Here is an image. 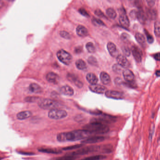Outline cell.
Wrapping results in <instances>:
<instances>
[{
  "instance_id": "obj_30",
  "label": "cell",
  "mask_w": 160,
  "mask_h": 160,
  "mask_svg": "<svg viewBox=\"0 0 160 160\" xmlns=\"http://www.w3.org/2000/svg\"><path fill=\"white\" fill-rule=\"evenodd\" d=\"M86 48L88 52L90 53H94L96 52V48H95V46L93 43L91 42H89L87 43L86 45Z\"/></svg>"
},
{
  "instance_id": "obj_10",
  "label": "cell",
  "mask_w": 160,
  "mask_h": 160,
  "mask_svg": "<svg viewBox=\"0 0 160 160\" xmlns=\"http://www.w3.org/2000/svg\"><path fill=\"white\" fill-rule=\"evenodd\" d=\"M117 61L118 64L122 67L123 68H127L130 65V63L128 60L123 55H119L117 57Z\"/></svg>"
},
{
  "instance_id": "obj_21",
  "label": "cell",
  "mask_w": 160,
  "mask_h": 160,
  "mask_svg": "<svg viewBox=\"0 0 160 160\" xmlns=\"http://www.w3.org/2000/svg\"><path fill=\"white\" fill-rule=\"evenodd\" d=\"M76 32L77 35H78L80 37H85L88 35V31L86 28L82 25H79L76 28Z\"/></svg>"
},
{
  "instance_id": "obj_16",
  "label": "cell",
  "mask_w": 160,
  "mask_h": 160,
  "mask_svg": "<svg viewBox=\"0 0 160 160\" xmlns=\"http://www.w3.org/2000/svg\"><path fill=\"white\" fill-rule=\"evenodd\" d=\"M60 92L64 95L72 96L74 94V90L68 85H64L59 89Z\"/></svg>"
},
{
  "instance_id": "obj_20",
  "label": "cell",
  "mask_w": 160,
  "mask_h": 160,
  "mask_svg": "<svg viewBox=\"0 0 160 160\" xmlns=\"http://www.w3.org/2000/svg\"><path fill=\"white\" fill-rule=\"evenodd\" d=\"M87 80L89 83L90 84V85L96 84L98 82V78L94 73H89L86 76Z\"/></svg>"
},
{
  "instance_id": "obj_2",
  "label": "cell",
  "mask_w": 160,
  "mask_h": 160,
  "mask_svg": "<svg viewBox=\"0 0 160 160\" xmlns=\"http://www.w3.org/2000/svg\"><path fill=\"white\" fill-rule=\"evenodd\" d=\"M83 129L92 134H105L109 132L110 130L109 127L108 126L96 123H91L86 125L83 126Z\"/></svg>"
},
{
  "instance_id": "obj_46",
  "label": "cell",
  "mask_w": 160,
  "mask_h": 160,
  "mask_svg": "<svg viewBox=\"0 0 160 160\" xmlns=\"http://www.w3.org/2000/svg\"><path fill=\"white\" fill-rule=\"evenodd\" d=\"M154 57L156 60L160 61V53L155 54L154 55Z\"/></svg>"
},
{
  "instance_id": "obj_47",
  "label": "cell",
  "mask_w": 160,
  "mask_h": 160,
  "mask_svg": "<svg viewBox=\"0 0 160 160\" xmlns=\"http://www.w3.org/2000/svg\"><path fill=\"white\" fill-rule=\"evenodd\" d=\"M129 36L126 33H123L122 35V38L124 40H126L128 38Z\"/></svg>"
},
{
  "instance_id": "obj_8",
  "label": "cell",
  "mask_w": 160,
  "mask_h": 160,
  "mask_svg": "<svg viewBox=\"0 0 160 160\" xmlns=\"http://www.w3.org/2000/svg\"><path fill=\"white\" fill-rule=\"evenodd\" d=\"M106 96L107 97L114 99H122L124 98V94L123 93L116 91L109 90L107 91L106 92Z\"/></svg>"
},
{
  "instance_id": "obj_1",
  "label": "cell",
  "mask_w": 160,
  "mask_h": 160,
  "mask_svg": "<svg viewBox=\"0 0 160 160\" xmlns=\"http://www.w3.org/2000/svg\"><path fill=\"white\" fill-rule=\"evenodd\" d=\"M92 134L85 130H78L69 132H64L57 135V140L60 142L84 140Z\"/></svg>"
},
{
  "instance_id": "obj_3",
  "label": "cell",
  "mask_w": 160,
  "mask_h": 160,
  "mask_svg": "<svg viewBox=\"0 0 160 160\" xmlns=\"http://www.w3.org/2000/svg\"><path fill=\"white\" fill-rule=\"evenodd\" d=\"M38 105L42 109L52 110L57 109L59 106V104L54 100L49 99H43L38 101Z\"/></svg>"
},
{
  "instance_id": "obj_28",
  "label": "cell",
  "mask_w": 160,
  "mask_h": 160,
  "mask_svg": "<svg viewBox=\"0 0 160 160\" xmlns=\"http://www.w3.org/2000/svg\"><path fill=\"white\" fill-rule=\"evenodd\" d=\"M106 157L104 155H96L86 157L81 160H102L106 159Z\"/></svg>"
},
{
  "instance_id": "obj_37",
  "label": "cell",
  "mask_w": 160,
  "mask_h": 160,
  "mask_svg": "<svg viewBox=\"0 0 160 160\" xmlns=\"http://www.w3.org/2000/svg\"><path fill=\"white\" fill-rule=\"evenodd\" d=\"M93 24H94L95 25H97V26H101V25H105L104 23L100 19H97V18H93L92 20Z\"/></svg>"
},
{
  "instance_id": "obj_31",
  "label": "cell",
  "mask_w": 160,
  "mask_h": 160,
  "mask_svg": "<svg viewBox=\"0 0 160 160\" xmlns=\"http://www.w3.org/2000/svg\"><path fill=\"white\" fill-rule=\"evenodd\" d=\"M76 156L69 154L68 155L54 158L53 160H75L76 159Z\"/></svg>"
},
{
  "instance_id": "obj_36",
  "label": "cell",
  "mask_w": 160,
  "mask_h": 160,
  "mask_svg": "<svg viewBox=\"0 0 160 160\" xmlns=\"http://www.w3.org/2000/svg\"><path fill=\"white\" fill-rule=\"evenodd\" d=\"M112 70L115 73H120L123 70V68L119 64H115L112 66Z\"/></svg>"
},
{
  "instance_id": "obj_34",
  "label": "cell",
  "mask_w": 160,
  "mask_h": 160,
  "mask_svg": "<svg viewBox=\"0 0 160 160\" xmlns=\"http://www.w3.org/2000/svg\"><path fill=\"white\" fill-rule=\"evenodd\" d=\"M88 62L89 64L93 66H96L98 64L97 60L93 56H90L88 58Z\"/></svg>"
},
{
  "instance_id": "obj_38",
  "label": "cell",
  "mask_w": 160,
  "mask_h": 160,
  "mask_svg": "<svg viewBox=\"0 0 160 160\" xmlns=\"http://www.w3.org/2000/svg\"><path fill=\"white\" fill-rule=\"evenodd\" d=\"M59 34L62 38H65L66 39H71V36L70 34L68 33V32H66V31H61V32H60Z\"/></svg>"
},
{
  "instance_id": "obj_39",
  "label": "cell",
  "mask_w": 160,
  "mask_h": 160,
  "mask_svg": "<svg viewBox=\"0 0 160 160\" xmlns=\"http://www.w3.org/2000/svg\"><path fill=\"white\" fill-rule=\"evenodd\" d=\"M25 101L29 102H35L36 101H39V98L36 97H28L25 99Z\"/></svg>"
},
{
  "instance_id": "obj_17",
  "label": "cell",
  "mask_w": 160,
  "mask_h": 160,
  "mask_svg": "<svg viewBox=\"0 0 160 160\" xmlns=\"http://www.w3.org/2000/svg\"><path fill=\"white\" fill-rule=\"evenodd\" d=\"M68 78L69 80H70L71 82H73L77 87L79 88H81L83 86V84L81 82V81L79 80L78 78H77L76 76L74 75L68 74Z\"/></svg>"
},
{
  "instance_id": "obj_42",
  "label": "cell",
  "mask_w": 160,
  "mask_h": 160,
  "mask_svg": "<svg viewBox=\"0 0 160 160\" xmlns=\"http://www.w3.org/2000/svg\"><path fill=\"white\" fill-rule=\"evenodd\" d=\"M95 14L97 16L100 17V18H103V17H104V15L103 14V13L102 12L101 10H99V9H97V10L95 11Z\"/></svg>"
},
{
  "instance_id": "obj_29",
  "label": "cell",
  "mask_w": 160,
  "mask_h": 160,
  "mask_svg": "<svg viewBox=\"0 0 160 160\" xmlns=\"http://www.w3.org/2000/svg\"><path fill=\"white\" fill-rule=\"evenodd\" d=\"M106 13L108 17L112 19H115L117 17V13L115 10L112 8H107L106 10Z\"/></svg>"
},
{
  "instance_id": "obj_35",
  "label": "cell",
  "mask_w": 160,
  "mask_h": 160,
  "mask_svg": "<svg viewBox=\"0 0 160 160\" xmlns=\"http://www.w3.org/2000/svg\"><path fill=\"white\" fill-rule=\"evenodd\" d=\"M83 146L82 144H77V145H73V146H69L66 147H64L62 149L63 150H71L75 149L77 148H79Z\"/></svg>"
},
{
  "instance_id": "obj_11",
  "label": "cell",
  "mask_w": 160,
  "mask_h": 160,
  "mask_svg": "<svg viewBox=\"0 0 160 160\" xmlns=\"http://www.w3.org/2000/svg\"><path fill=\"white\" fill-rule=\"evenodd\" d=\"M132 52L136 61L138 63L141 62L142 56V53L141 50H140L137 47L134 46L132 48Z\"/></svg>"
},
{
  "instance_id": "obj_19",
  "label": "cell",
  "mask_w": 160,
  "mask_h": 160,
  "mask_svg": "<svg viewBox=\"0 0 160 160\" xmlns=\"http://www.w3.org/2000/svg\"><path fill=\"white\" fill-rule=\"evenodd\" d=\"M135 38L138 42L139 43L142 47L145 48L146 47V43L144 36L140 32H137L135 35Z\"/></svg>"
},
{
  "instance_id": "obj_40",
  "label": "cell",
  "mask_w": 160,
  "mask_h": 160,
  "mask_svg": "<svg viewBox=\"0 0 160 160\" xmlns=\"http://www.w3.org/2000/svg\"><path fill=\"white\" fill-rule=\"evenodd\" d=\"M145 32L146 35H147V41L150 43H152L154 42V38H153V36L151 35H150V33H148L147 31H146V30H145Z\"/></svg>"
},
{
  "instance_id": "obj_7",
  "label": "cell",
  "mask_w": 160,
  "mask_h": 160,
  "mask_svg": "<svg viewBox=\"0 0 160 160\" xmlns=\"http://www.w3.org/2000/svg\"><path fill=\"white\" fill-rule=\"evenodd\" d=\"M105 140V138L103 136H95L88 138L81 141L82 144H92L101 142Z\"/></svg>"
},
{
  "instance_id": "obj_45",
  "label": "cell",
  "mask_w": 160,
  "mask_h": 160,
  "mask_svg": "<svg viewBox=\"0 0 160 160\" xmlns=\"http://www.w3.org/2000/svg\"><path fill=\"white\" fill-rule=\"evenodd\" d=\"M147 1L148 6L150 7H152L154 6V4H155V1Z\"/></svg>"
},
{
  "instance_id": "obj_18",
  "label": "cell",
  "mask_w": 160,
  "mask_h": 160,
  "mask_svg": "<svg viewBox=\"0 0 160 160\" xmlns=\"http://www.w3.org/2000/svg\"><path fill=\"white\" fill-rule=\"evenodd\" d=\"M31 115L32 113L30 111H24L18 113L17 114V117L19 120H23L30 118Z\"/></svg>"
},
{
  "instance_id": "obj_33",
  "label": "cell",
  "mask_w": 160,
  "mask_h": 160,
  "mask_svg": "<svg viewBox=\"0 0 160 160\" xmlns=\"http://www.w3.org/2000/svg\"><path fill=\"white\" fill-rule=\"evenodd\" d=\"M154 130H155V125L154 123H152L151 125L150 128V133H149V141L150 142H152V139H153V135L154 133Z\"/></svg>"
},
{
  "instance_id": "obj_48",
  "label": "cell",
  "mask_w": 160,
  "mask_h": 160,
  "mask_svg": "<svg viewBox=\"0 0 160 160\" xmlns=\"http://www.w3.org/2000/svg\"><path fill=\"white\" fill-rule=\"evenodd\" d=\"M155 74L157 77H160V70H157Z\"/></svg>"
},
{
  "instance_id": "obj_32",
  "label": "cell",
  "mask_w": 160,
  "mask_h": 160,
  "mask_svg": "<svg viewBox=\"0 0 160 160\" xmlns=\"http://www.w3.org/2000/svg\"><path fill=\"white\" fill-rule=\"evenodd\" d=\"M154 32L156 36H160V22L157 21L154 23Z\"/></svg>"
},
{
  "instance_id": "obj_25",
  "label": "cell",
  "mask_w": 160,
  "mask_h": 160,
  "mask_svg": "<svg viewBox=\"0 0 160 160\" xmlns=\"http://www.w3.org/2000/svg\"><path fill=\"white\" fill-rule=\"evenodd\" d=\"M136 18L140 22L144 24L146 21V15L143 11L140 10L137 11Z\"/></svg>"
},
{
  "instance_id": "obj_43",
  "label": "cell",
  "mask_w": 160,
  "mask_h": 160,
  "mask_svg": "<svg viewBox=\"0 0 160 160\" xmlns=\"http://www.w3.org/2000/svg\"><path fill=\"white\" fill-rule=\"evenodd\" d=\"M79 11L80 13H81V14L82 15L87 17H89V14H88V12H87V11H85V10L81 8L79 9Z\"/></svg>"
},
{
  "instance_id": "obj_24",
  "label": "cell",
  "mask_w": 160,
  "mask_h": 160,
  "mask_svg": "<svg viewBox=\"0 0 160 160\" xmlns=\"http://www.w3.org/2000/svg\"><path fill=\"white\" fill-rule=\"evenodd\" d=\"M146 15V16L150 20H154L157 17V11L152 8L147 9Z\"/></svg>"
},
{
  "instance_id": "obj_15",
  "label": "cell",
  "mask_w": 160,
  "mask_h": 160,
  "mask_svg": "<svg viewBox=\"0 0 160 160\" xmlns=\"http://www.w3.org/2000/svg\"><path fill=\"white\" fill-rule=\"evenodd\" d=\"M119 21L120 25L124 27L128 28L129 26V20L125 13H122V14L120 15Z\"/></svg>"
},
{
  "instance_id": "obj_27",
  "label": "cell",
  "mask_w": 160,
  "mask_h": 160,
  "mask_svg": "<svg viewBox=\"0 0 160 160\" xmlns=\"http://www.w3.org/2000/svg\"><path fill=\"white\" fill-rule=\"evenodd\" d=\"M75 65L78 69L81 70H85L87 66L85 62L82 59H79L75 63Z\"/></svg>"
},
{
  "instance_id": "obj_22",
  "label": "cell",
  "mask_w": 160,
  "mask_h": 160,
  "mask_svg": "<svg viewBox=\"0 0 160 160\" xmlns=\"http://www.w3.org/2000/svg\"><path fill=\"white\" fill-rule=\"evenodd\" d=\"M100 78L101 82L104 85H108L110 81V78L108 74L106 72H102L100 75Z\"/></svg>"
},
{
  "instance_id": "obj_9",
  "label": "cell",
  "mask_w": 160,
  "mask_h": 160,
  "mask_svg": "<svg viewBox=\"0 0 160 160\" xmlns=\"http://www.w3.org/2000/svg\"><path fill=\"white\" fill-rule=\"evenodd\" d=\"M89 88L92 92L96 94H102L106 92V87L101 85L95 84L90 85Z\"/></svg>"
},
{
  "instance_id": "obj_49",
  "label": "cell",
  "mask_w": 160,
  "mask_h": 160,
  "mask_svg": "<svg viewBox=\"0 0 160 160\" xmlns=\"http://www.w3.org/2000/svg\"><path fill=\"white\" fill-rule=\"evenodd\" d=\"M3 3L1 1H0V8L3 6Z\"/></svg>"
},
{
  "instance_id": "obj_41",
  "label": "cell",
  "mask_w": 160,
  "mask_h": 160,
  "mask_svg": "<svg viewBox=\"0 0 160 160\" xmlns=\"http://www.w3.org/2000/svg\"><path fill=\"white\" fill-rule=\"evenodd\" d=\"M123 52L125 56H129L130 55V50L127 47H124L123 49Z\"/></svg>"
},
{
  "instance_id": "obj_50",
  "label": "cell",
  "mask_w": 160,
  "mask_h": 160,
  "mask_svg": "<svg viewBox=\"0 0 160 160\" xmlns=\"http://www.w3.org/2000/svg\"><path fill=\"white\" fill-rule=\"evenodd\" d=\"M157 160H160V159H157Z\"/></svg>"
},
{
  "instance_id": "obj_44",
  "label": "cell",
  "mask_w": 160,
  "mask_h": 160,
  "mask_svg": "<svg viewBox=\"0 0 160 160\" xmlns=\"http://www.w3.org/2000/svg\"><path fill=\"white\" fill-rule=\"evenodd\" d=\"M75 121H77V122H82L84 120V118L83 116H75Z\"/></svg>"
},
{
  "instance_id": "obj_14",
  "label": "cell",
  "mask_w": 160,
  "mask_h": 160,
  "mask_svg": "<svg viewBox=\"0 0 160 160\" xmlns=\"http://www.w3.org/2000/svg\"><path fill=\"white\" fill-rule=\"evenodd\" d=\"M46 78L48 82L52 83H57L59 80V76L55 73L50 72L46 75Z\"/></svg>"
},
{
  "instance_id": "obj_5",
  "label": "cell",
  "mask_w": 160,
  "mask_h": 160,
  "mask_svg": "<svg viewBox=\"0 0 160 160\" xmlns=\"http://www.w3.org/2000/svg\"><path fill=\"white\" fill-rule=\"evenodd\" d=\"M67 116L68 113L66 112V111L58 109L50 110L48 114L49 118L55 120H59L64 118L66 117Z\"/></svg>"
},
{
  "instance_id": "obj_12",
  "label": "cell",
  "mask_w": 160,
  "mask_h": 160,
  "mask_svg": "<svg viewBox=\"0 0 160 160\" xmlns=\"http://www.w3.org/2000/svg\"><path fill=\"white\" fill-rule=\"evenodd\" d=\"M107 48L110 54L113 57H117L119 56L116 46L113 43L109 42L107 45Z\"/></svg>"
},
{
  "instance_id": "obj_23",
  "label": "cell",
  "mask_w": 160,
  "mask_h": 160,
  "mask_svg": "<svg viewBox=\"0 0 160 160\" xmlns=\"http://www.w3.org/2000/svg\"><path fill=\"white\" fill-rule=\"evenodd\" d=\"M29 90L31 92L36 94L41 93L42 92V88L36 83H32L29 86Z\"/></svg>"
},
{
  "instance_id": "obj_13",
  "label": "cell",
  "mask_w": 160,
  "mask_h": 160,
  "mask_svg": "<svg viewBox=\"0 0 160 160\" xmlns=\"http://www.w3.org/2000/svg\"><path fill=\"white\" fill-rule=\"evenodd\" d=\"M124 78L128 83H131L134 80V75L131 70L126 69L123 71Z\"/></svg>"
},
{
  "instance_id": "obj_6",
  "label": "cell",
  "mask_w": 160,
  "mask_h": 160,
  "mask_svg": "<svg viewBox=\"0 0 160 160\" xmlns=\"http://www.w3.org/2000/svg\"><path fill=\"white\" fill-rule=\"evenodd\" d=\"M57 57L61 63L66 65H69L72 61V56L70 53L63 49H61L57 52Z\"/></svg>"
},
{
  "instance_id": "obj_4",
  "label": "cell",
  "mask_w": 160,
  "mask_h": 160,
  "mask_svg": "<svg viewBox=\"0 0 160 160\" xmlns=\"http://www.w3.org/2000/svg\"><path fill=\"white\" fill-rule=\"evenodd\" d=\"M100 146H89V147H86L77 150L71 153L70 154L76 156L78 155L89 154L90 153H94V152H100Z\"/></svg>"
},
{
  "instance_id": "obj_26",
  "label": "cell",
  "mask_w": 160,
  "mask_h": 160,
  "mask_svg": "<svg viewBox=\"0 0 160 160\" xmlns=\"http://www.w3.org/2000/svg\"><path fill=\"white\" fill-rule=\"evenodd\" d=\"M38 151L42 153L52 154H59L61 153V151L57 150L52 148H41L38 149Z\"/></svg>"
}]
</instances>
